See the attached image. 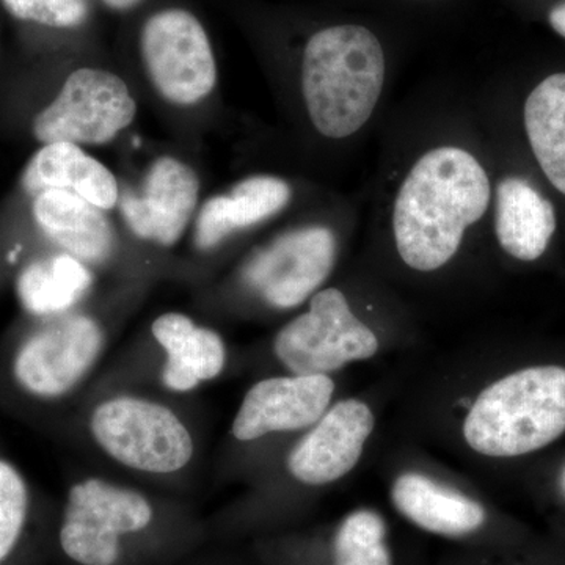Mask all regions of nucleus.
Here are the masks:
<instances>
[{
    "label": "nucleus",
    "mask_w": 565,
    "mask_h": 565,
    "mask_svg": "<svg viewBox=\"0 0 565 565\" xmlns=\"http://www.w3.org/2000/svg\"><path fill=\"white\" fill-rule=\"evenodd\" d=\"M490 182L481 163L456 147L435 148L412 167L397 192L393 232L401 258L433 273L459 250L468 226L486 214Z\"/></svg>",
    "instance_id": "1"
},
{
    "label": "nucleus",
    "mask_w": 565,
    "mask_h": 565,
    "mask_svg": "<svg viewBox=\"0 0 565 565\" xmlns=\"http://www.w3.org/2000/svg\"><path fill=\"white\" fill-rule=\"evenodd\" d=\"M84 433L93 448L126 473L174 481L200 456L195 427L174 404L137 390H110L88 405Z\"/></svg>",
    "instance_id": "2"
},
{
    "label": "nucleus",
    "mask_w": 565,
    "mask_h": 565,
    "mask_svg": "<svg viewBox=\"0 0 565 565\" xmlns=\"http://www.w3.org/2000/svg\"><path fill=\"white\" fill-rule=\"evenodd\" d=\"M381 41L362 25H334L305 46L302 92L308 115L322 136L344 139L366 125L385 82Z\"/></svg>",
    "instance_id": "3"
},
{
    "label": "nucleus",
    "mask_w": 565,
    "mask_h": 565,
    "mask_svg": "<svg viewBox=\"0 0 565 565\" xmlns=\"http://www.w3.org/2000/svg\"><path fill=\"white\" fill-rule=\"evenodd\" d=\"M565 433V367L534 366L505 375L479 394L463 423L478 455L516 457Z\"/></svg>",
    "instance_id": "4"
},
{
    "label": "nucleus",
    "mask_w": 565,
    "mask_h": 565,
    "mask_svg": "<svg viewBox=\"0 0 565 565\" xmlns=\"http://www.w3.org/2000/svg\"><path fill=\"white\" fill-rule=\"evenodd\" d=\"M159 516L150 493L104 476H84L66 493L58 545L76 565H122Z\"/></svg>",
    "instance_id": "5"
},
{
    "label": "nucleus",
    "mask_w": 565,
    "mask_h": 565,
    "mask_svg": "<svg viewBox=\"0 0 565 565\" xmlns=\"http://www.w3.org/2000/svg\"><path fill=\"white\" fill-rule=\"evenodd\" d=\"M107 343L106 326L95 316L73 311L46 319L18 345L11 359V377L32 399H68L95 374Z\"/></svg>",
    "instance_id": "6"
},
{
    "label": "nucleus",
    "mask_w": 565,
    "mask_h": 565,
    "mask_svg": "<svg viewBox=\"0 0 565 565\" xmlns=\"http://www.w3.org/2000/svg\"><path fill=\"white\" fill-rule=\"evenodd\" d=\"M379 351V340L349 307L340 289L327 288L310 299V308L277 333L278 362L299 375H330L345 364L367 360Z\"/></svg>",
    "instance_id": "7"
},
{
    "label": "nucleus",
    "mask_w": 565,
    "mask_h": 565,
    "mask_svg": "<svg viewBox=\"0 0 565 565\" xmlns=\"http://www.w3.org/2000/svg\"><path fill=\"white\" fill-rule=\"evenodd\" d=\"M137 106L128 85L109 71L81 68L36 115L33 134L41 143L103 145L131 125Z\"/></svg>",
    "instance_id": "8"
},
{
    "label": "nucleus",
    "mask_w": 565,
    "mask_h": 565,
    "mask_svg": "<svg viewBox=\"0 0 565 565\" xmlns=\"http://www.w3.org/2000/svg\"><path fill=\"white\" fill-rule=\"evenodd\" d=\"M140 44L148 76L167 102L192 106L214 90V52L202 22L189 11L156 13L145 24Z\"/></svg>",
    "instance_id": "9"
},
{
    "label": "nucleus",
    "mask_w": 565,
    "mask_h": 565,
    "mask_svg": "<svg viewBox=\"0 0 565 565\" xmlns=\"http://www.w3.org/2000/svg\"><path fill=\"white\" fill-rule=\"evenodd\" d=\"M337 259V237L326 226H307L281 234L255 253L243 280L264 303L292 310L311 299L329 278Z\"/></svg>",
    "instance_id": "10"
},
{
    "label": "nucleus",
    "mask_w": 565,
    "mask_h": 565,
    "mask_svg": "<svg viewBox=\"0 0 565 565\" xmlns=\"http://www.w3.org/2000/svg\"><path fill=\"white\" fill-rule=\"evenodd\" d=\"M334 393L330 375L267 377L247 390L232 423L237 444L274 434L302 433L329 411Z\"/></svg>",
    "instance_id": "11"
},
{
    "label": "nucleus",
    "mask_w": 565,
    "mask_h": 565,
    "mask_svg": "<svg viewBox=\"0 0 565 565\" xmlns=\"http://www.w3.org/2000/svg\"><path fill=\"white\" fill-rule=\"evenodd\" d=\"M373 430L374 415L363 401H340L292 446L286 470L303 486L332 484L355 468Z\"/></svg>",
    "instance_id": "12"
},
{
    "label": "nucleus",
    "mask_w": 565,
    "mask_h": 565,
    "mask_svg": "<svg viewBox=\"0 0 565 565\" xmlns=\"http://www.w3.org/2000/svg\"><path fill=\"white\" fill-rule=\"evenodd\" d=\"M200 182L191 167L174 158L152 163L139 192L120 200L121 215L137 237L159 247H173L188 228Z\"/></svg>",
    "instance_id": "13"
},
{
    "label": "nucleus",
    "mask_w": 565,
    "mask_h": 565,
    "mask_svg": "<svg viewBox=\"0 0 565 565\" xmlns=\"http://www.w3.org/2000/svg\"><path fill=\"white\" fill-rule=\"evenodd\" d=\"M158 348V384L172 396H188L217 381L228 366V348L222 334L193 321L191 316L163 313L151 323Z\"/></svg>",
    "instance_id": "14"
},
{
    "label": "nucleus",
    "mask_w": 565,
    "mask_h": 565,
    "mask_svg": "<svg viewBox=\"0 0 565 565\" xmlns=\"http://www.w3.org/2000/svg\"><path fill=\"white\" fill-rule=\"evenodd\" d=\"M33 217L41 232L88 266L109 262L115 250V232L102 207L76 193L44 191L35 196Z\"/></svg>",
    "instance_id": "15"
},
{
    "label": "nucleus",
    "mask_w": 565,
    "mask_h": 565,
    "mask_svg": "<svg viewBox=\"0 0 565 565\" xmlns=\"http://www.w3.org/2000/svg\"><path fill=\"white\" fill-rule=\"evenodd\" d=\"M25 191L39 195L44 191L76 193L103 211L120 202V189L114 173L79 145L50 143L36 152L24 173Z\"/></svg>",
    "instance_id": "16"
},
{
    "label": "nucleus",
    "mask_w": 565,
    "mask_h": 565,
    "mask_svg": "<svg viewBox=\"0 0 565 565\" xmlns=\"http://www.w3.org/2000/svg\"><path fill=\"white\" fill-rule=\"evenodd\" d=\"M291 200L288 182L275 177L248 178L230 195L214 196L204 204L195 225V245L211 252L233 233L258 225L280 212Z\"/></svg>",
    "instance_id": "17"
},
{
    "label": "nucleus",
    "mask_w": 565,
    "mask_h": 565,
    "mask_svg": "<svg viewBox=\"0 0 565 565\" xmlns=\"http://www.w3.org/2000/svg\"><path fill=\"white\" fill-rule=\"evenodd\" d=\"M494 232L508 255L535 262L556 232L555 206L523 178H504L497 189Z\"/></svg>",
    "instance_id": "18"
},
{
    "label": "nucleus",
    "mask_w": 565,
    "mask_h": 565,
    "mask_svg": "<svg viewBox=\"0 0 565 565\" xmlns=\"http://www.w3.org/2000/svg\"><path fill=\"white\" fill-rule=\"evenodd\" d=\"M392 500L405 519L434 534L462 537L486 522L478 501L419 473L401 475L394 481Z\"/></svg>",
    "instance_id": "19"
},
{
    "label": "nucleus",
    "mask_w": 565,
    "mask_h": 565,
    "mask_svg": "<svg viewBox=\"0 0 565 565\" xmlns=\"http://www.w3.org/2000/svg\"><path fill=\"white\" fill-rule=\"evenodd\" d=\"M93 282L92 266L61 252L28 264L18 275L17 292L29 315L52 319L73 313L87 299Z\"/></svg>",
    "instance_id": "20"
},
{
    "label": "nucleus",
    "mask_w": 565,
    "mask_h": 565,
    "mask_svg": "<svg viewBox=\"0 0 565 565\" xmlns=\"http://www.w3.org/2000/svg\"><path fill=\"white\" fill-rule=\"evenodd\" d=\"M525 129L542 172L565 195V73L546 77L527 96Z\"/></svg>",
    "instance_id": "21"
},
{
    "label": "nucleus",
    "mask_w": 565,
    "mask_h": 565,
    "mask_svg": "<svg viewBox=\"0 0 565 565\" xmlns=\"http://www.w3.org/2000/svg\"><path fill=\"white\" fill-rule=\"evenodd\" d=\"M385 537L386 525L377 512H352L334 534V565H392Z\"/></svg>",
    "instance_id": "22"
},
{
    "label": "nucleus",
    "mask_w": 565,
    "mask_h": 565,
    "mask_svg": "<svg viewBox=\"0 0 565 565\" xmlns=\"http://www.w3.org/2000/svg\"><path fill=\"white\" fill-rule=\"evenodd\" d=\"M31 509V490L17 465L0 457V564L20 544Z\"/></svg>",
    "instance_id": "23"
},
{
    "label": "nucleus",
    "mask_w": 565,
    "mask_h": 565,
    "mask_svg": "<svg viewBox=\"0 0 565 565\" xmlns=\"http://www.w3.org/2000/svg\"><path fill=\"white\" fill-rule=\"evenodd\" d=\"M10 14L47 28H77L88 17V0H0Z\"/></svg>",
    "instance_id": "24"
},
{
    "label": "nucleus",
    "mask_w": 565,
    "mask_h": 565,
    "mask_svg": "<svg viewBox=\"0 0 565 565\" xmlns=\"http://www.w3.org/2000/svg\"><path fill=\"white\" fill-rule=\"evenodd\" d=\"M548 24L557 35L565 39V0H559L548 11Z\"/></svg>",
    "instance_id": "25"
},
{
    "label": "nucleus",
    "mask_w": 565,
    "mask_h": 565,
    "mask_svg": "<svg viewBox=\"0 0 565 565\" xmlns=\"http://www.w3.org/2000/svg\"><path fill=\"white\" fill-rule=\"evenodd\" d=\"M107 7L114 10H129L132 9L134 6L141 2V0H103Z\"/></svg>",
    "instance_id": "26"
},
{
    "label": "nucleus",
    "mask_w": 565,
    "mask_h": 565,
    "mask_svg": "<svg viewBox=\"0 0 565 565\" xmlns=\"http://www.w3.org/2000/svg\"><path fill=\"white\" fill-rule=\"evenodd\" d=\"M561 486H563V492L565 494V467L563 470V476H561Z\"/></svg>",
    "instance_id": "27"
}]
</instances>
